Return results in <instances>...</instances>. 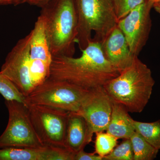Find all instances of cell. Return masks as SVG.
<instances>
[{"label":"cell","instance_id":"ba28073f","mask_svg":"<svg viewBox=\"0 0 160 160\" xmlns=\"http://www.w3.org/2000/svg\"><path fill=\"white\" fill-rule=\"evenodd\" d=\"M30 34L19 40L7 54L0 72L26 97L35 87L29 76Z\"/></svg>","mask_w":160,"mask_h":160},{"label":"cell","instance_id":"277c9868","mask_svg":"<svg viewBox=\"0 0 160 160\" xmlns=\"http://www.w3.org/2000/svg\"><path fill=\"white\" fill-rule=\"evenodd\" d=\"M78 18L76 43L81 51L91 41L102 43L118 22L111 0H75Z\"/></svg>","mask_w":160,"mask_h":160},{"label":"cell","instance_id":"d6986e66","mask_svg":"<svg viewBox=\"0 0 160 160\" xmlns=\"http://www.w3.org/2000/svg\"><path fill=\"white\" fill-rule=\"evenodd\" d=\"M103 160H133V152L130 138L125 139Z\"/></svg>","mask_w":160,"mask_h":160},{"label":"cell","instance_id":"30bf717a","mask_svg":"<svg viewBox=\"0 0 160 160\" xmlns=\"http://www.w3.org/2000/svg\"><path fill=\"white\" fill-rule=\"evenodd\" d=\"M113 103L103 87L90 90L87 93L78 113L86 121L89 143L94 133L107 129Z\"/></svg>","mask_w":160,"mask_h":160},{"label":"cell","instance_id":"d4e9b609","mask_svg":"<svg viewBox=\"0 0 160 160\" xmlns=\"http://www.w3.org/2000/svg\"><path fill=\"white\" fill-rule=\"evenodd\" d=\"M152 7L155 9L156 11L160 14V0H156L153 3Z\"/></svg>","mask_w":160,"mask_h":160},{"label":"cell","instance_id":"5bb4252c","mask_svg":"<svg viewBox=\"0 0 160 160\" xmlns=\"http://www.w3.org/2000/svg\"><path fill=\"white\" fill-rule=\"evenodd\" d=\"M29 33L30 62L51 66L52 56L46 38L44 22L40 16L35 23L34 28Z\"/></svg>","mask_w":160,"mask_h":160},{"label":"cell","instance_id":"603a6c76","mask_svg":"<svg viewBox=\"0 0 160 160\" xmlns=\"http://www.w3.org/2000/svg\"><path fill=\"white\" fill-rule=\"evenodd\" d=\"M28 0H0L1 5H14L17 6L20 4L27 3Z\"/></svg>","mask_w":160,"mask_h":160},{"label":"cell","instance_id":"2e32d148","mask_svg":"<svg viewBox=\"0 0 160 160\" xmlns=\"http://www.w3.org/2000/svg\"><path fill=\"white\" fill-rule=\"evenodd\" d=\"M133 152V160H153L159 151L149 144L138 132L130 138Z\"/></svg>","mask_w":160,"mask_h":160},{"label":"cell","instance_id":"5b68a950","mask_svg":"<svg viewBox=\"0 0 160 160\" xmlns=\"http://www.w3.org/2000/svg\"><path fill=\"white\" fill-rule=\"evenodd\" d=\"M89 91L65 81L48 78L25 98L24 103L78 113Z\"/></svg>","mask_w":160,"mask_h":160},{"label":"cell","instance_id":"52a82bcc","mask_svg":"<svg viewBox=\"0 0 160 160\" xmlns=\"http://www.w3.org/2000/svg\"><path fill=\"white\" fill-rule=\"evenodd\" d=\"M26 106L32 124L43 146L66 148L65 140L69 112L47 106Z\"/></svg>","mask_w":160,"mask_h":160},{"label":"cell","instance_id":"484cf974","mask_svg":"<svg viewBox=\"0 0 160 160\" xmlns=\"http://www.w3.org/2000/svg\"><path fill=\"white\" fill-rule=\"evenodd\" d=\"M150 1H151L152 2V3H153L155 1H156V0H150Z\"/></svg>","mask_w":160,"mask_h":160},{"label":"cell","instance_id":"44dd1931","mask_svg":"<svg viewBox=\"0 0 160 160\" xmlns=\"http://www.w3.org/2000/svg\"><path fill=\"white\" fill-rule=\"evenodd\" d=\"M118 20L126 17L137 6L142 4L145 0H111Z\"/></svg>","mask_w":160,"mask_h":160},{"label":"cell","instance_id":"8fae6325","mask_svg":"<svg viewBox=\"0 0 160 160\" xmlns=\"http://www.w3.org/2000/svg\"><path fill=\"white\" fill-rule=\"evenodd\" d=\"M75 154L66 148L53 146L0 148V160H74Z\"/></svg>","mask_w":160,"mask_h":160},{"label":"cell","instance_id":"9a60e30c","mask_svg":"<svg viewBox=\"0 0 160 160\" xmlns=\"http://www.w3.org/2000/svg\"><path fill=\"white\" fill-rule=\"evenodd\" d=\"M133 119L122 106L113 102L106 132L118 139H129L135 132Z\"/></svg>","mask_w":160,"mask_h":160},{"label":"cell","instance_id":"e0dca14e","mask_svg":"<svg viewBox=\"0 0 160 160\" xmlns=\"http://www.w3.org/2000/svg\"><path fill=\"white\" fill-rule=\"evenodd\" d=\"M135 131L155 149L160 151V120L152 122H144L133 120Z\"/></svg>","mask_w":160,"mask_h":160},{"label":"cell","instance_id":"7402d4cb","mask_svg":"<svg viewBox=\"0 0 160 160\" xmlns=\"http://www.w3.org/2000/svg\"><path fill=\"white\" fill-rule=\"evenodd\" d=\"M74 160H103V157L95 152L87 153L84 149L79 151L75 155Z\"/></svg>","mask_w":160,"mask_h":160},{"label":"cell","instance_id":"4fadbf2b","mask_svg":"<svg viewBox=\"0 0 160 160\" xmlns=\"http://www.w3.org/2000/svg\"><path fill=\"white\" fill-rule=\"evenodd\" d=\"M89 143L86 121L77 112H69L66 126L65 146L77 153Z\"/></svg>","mask_w":160,"mask_h":160},{"label":"cell","instance_id":"ac0fdd59","mask_svg":"<svg viewBox=\"0 0 160 160\" xmlns=\"http://www.w3.org/2000/svg\"><path fill=\"white\" fill-rule=\"evenodd\" d=\"M95 152L104 157L113 150L117 145V138L107 133L100 132L96 133Z\"/></svg>","mask_w":160,"mask_h":160},{"label":"cell","instance_id":"7a4b0ae2","mask_svg":"<svg viewBox=\"0 0 160 160\" xmlns=\"http://www.w3.org/2000/svg\"><path fill=\"white\" fill-rule=\"evenodd\" d=\"M41 9L40 16L52 58L73 57L78 27L75 0H50Z\"/></svg>","mask_w":160,"mask_h":160},{"label":"cell","instance_id":"cb8c5ba5","mask_svg":"<svg viewBox=\"0 0 160 160\" xmlns=\"http://www.w3.org/2000/svg\"><path fill=\"white\" fill-rule=\"evenodd\" d=\"M50 0H28L27 3L32 5L42 8L49 2Z\"/></svg>","mask_w":160,"mask_h":160},{"label":"cell","instance_id":"7c38bea8","mask_svg":"<svg viewBox=\"0 0 160 160\" xmlns=\"http://www.w3.org/2000/svg\"><path fill=\"white\" fill-rule=\"evenodd\" d=\"M101 44L105 57L120 73L138 57L132 53L125 36L118 26Z\"/></svg>","mask_w":160,"mask_h":160},{"label":"cell","instance_id":"6da1fadb","mask_svg":"<svg viewBox=\"0 0 160 160\" xmlns=\"http://www.w3.org/2000/svg\"><path fill=\"white\" fill-rule=\"evenodd\" d=\"M80 57L52 58L49 78L90 91L103 87L120 74L104 55L102 44L91 41Z\"/></svg>","mask_w":160,"mask_h":160},{"label":"cell","instance_id":"ffe728a7","mask_svg":"<svg viewBox=\"0 0 160 160\" xmlns=\"http://www.w3.org/2000/svg\"><path fill=\"white\" fill-rule=\"evenodd\" d=\"M0 94L5 100L22 101L23 95L11 81L0 72Z\"/></svg>","mask_w":160,"mask_h":160},{"label":"cell","instance_id":"8992f818","mask_svg":"<svg viewBox=\"0 0 160 160\" xmlns=\"http://www.w3.org/2000/svg\"><path fill=\"white\" fill-rule=\"evenodd\" d=\"M5 103L9 112V121L5 131L0 136V148L45 146L36 133L25 103L15 100H5Z\"/></svg>","mask_w":160,"mask_h":160},{"label":"cell","instance_id":"9c48e42d","mask_svg":"<svg viewBox=\"0 0 160 160\" xmlns=\"http://www.w3.org/2000/svg\"><path fill=\"white\" fill-rule=\"evenodd\" d=\"M152 6L151 1L145 0L118 22V27L125 36L132 53L135 56H138L149 37L152 24L150 11Z\"/></svg>","mask_w":160,"mask_h":160},{"label":"cell","instance_id":"3957f363","mask_svg":"<svg viewBox=\"0 0 160 160\" xmlns=\"http://www.w3.org/2000/svg\"><path fill=\"white\" fill-rule=\"evenodd\" d=\"M154 85L151 69L138 57L103 88L114 102L128 112L140 113L149 102Z\"/></svg>","mask_w":160,"mask_h":160}]
</instances>
